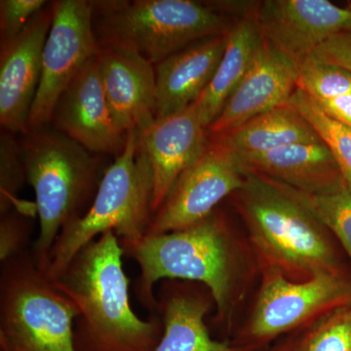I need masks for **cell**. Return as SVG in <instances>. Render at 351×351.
<instances>
[{"label": "cell", "instance_id": "25", "mask_svg": "<svg viewBox=\"0 0 351 351\" xmlns=\"http://www.w3.org/2000/svg\"><path fill=\"white\" fill-rule=\"evenodd\" d=\"M27 182L20 142L10 132L0 135V214L24 208L18 195Z\"/></svg>", "mask_w": 351, "mask_h": 351}, {"label": "cell", "instance_id": "34", "mask_svg": "<svg viewBox=\"0 0 351 351\" xmlns=\"http://www.w3.org/2000/svg\"><path fill=\"white\" fill-rule=\"evenodd\" d=\"M350 351H351V350Z\"/></svg>", "mask_w": 351, "mask_h": 351}, {"label": "cell", "instance_id": "18", "mask_svg": "<svg viewBox=\"0 0 351 351\" xmlns=\"http://www.w3.org/2000/svg\"><path fill=\"white\" fill-rule=\"evenodd\" d=\"M226 43L228 34L202 39L156 64V119L182 112L200 98L213 80Z\"/></svg>", "mask_w": 351, "mask_h": 351}, {"label": "cell", "instance_id": "26", "mask_svg": "<svg viewBox=\"0 0 351 351\" xmlns=\"http://www.w3.org/2000/svg\"><path fill=\"white\" fill-rule=\"evenodd\" d=\"M351 306L335 309L304 339L299 351H350Z\"/></svg>", "mask_w": 351, "mask_h": 351}, {"label": "cell", "instance_id": "31", "mask_svg": "<svg viewBox=\"0 0 351 351\" xmlns=\"http://www.w3.org/2000/svg\"><path fill=\"white\" fill-rule=\"evenodd\" d=\"M292 341H288V343H284L282 345H277L276 348H272V350L269 351H292Z\"/></svg>", "mask_w": 351, "mask_h": 351}, {"label": "cell", "instance_id": "24", "mask_svg": "<svg viewBox=\"0 0 351 351\" xmlns=\"http://www.w3.org/2000/svg\"><path fill=\"white\" fill-rule=\"evenodd\" d=\"M297 88L311 100H329L351 94V73L311 55L300 64Z\"/></svg>", "mask_w": 351, "mask_h": 351}, {"label": "cell", "instance_id": "30", "mask_svg": "<svg viewBox=\"0 0 351 351\" xmlns=\"http://www.w3.org/2000/svg\"><path fill=\"white\" fill-rule=\"evenodd\" d=\"M313 101L323 112L326 113L328 117L350 128L351 94L336 97V98L329 99V100Z\"/></svg>", "mask_w": 351, "mask_h": 351}, {"label": "cell", "instance_id": "12", "mask_svg": "<svg viewBox=\"0 0 351 351\" xmlns=\"http://www.w3.org/2000/svg\"><path fill=\"white\" fill-rule=\"evenodd\" d=\"M49 125L99 156L117 157L124 151L128 134L113 119L101 84L98 55L64 89Z\"/></svg>", "mask_w": 351, "mask_h": 351}, {"label": "cell", "instance_id": "1", "mask_svg": "<svg viewBox=\"0 0 351 351\" xmlns=\"http://www.w3.org/2000/svg\"><path fill=\"white\" fill-rule=\"evenodd\" d=\"M123 257L119 237L108 232L78 252L53 280L78 309L76 351H154L162 338L158 314L142 319L134 313Z\"/></svg>", "mask_w": 351, "mask_h": 351}, {"label": "cell", "instance_id": "21", "mask_svg": "<svg viewBox=\"0 0 351 351\" xmlns=\"http://www.w3.org/2000/svg\"><path fill=\"white\" fill-rule=\"evenodd\" d=\"M209 138L237 157L322 141L311 123L289 104L263 113L228 133L209 135Z\"/></svg>", "mask_w": 351, "mask_h": 351}, {"label": "cell", "instance_id": "27", "mask_svg": "<svg viewBox=\"0 0 351 351\" xmlns=\"http://www.w3.org/2000/svg\"><path fill=\"white\" fill-rule=\"evenodd\" d=\"M32 216L12 209L0 214V262L29 250L32 230Z\"/></svg>", "mask_w": 351, "mask_h": 351}, {"label": "cell", "instance_id": "32", "mask_svg": "<svg viewBox=\"0 0 351 351\" xmlns=\"http://www.w3.org/2000/svg\"><path fill=\"white\" fill-rule=\"evenodd\" d=\"M350 18H348V22H346L345 31H343V32H351V8L350 9Z\"/></svg>", "mask_w": 351, "mask_h": 351}, {"label": "cell", "instance_id": "29", "mask_svg": "<svg viewBox=\"0 0 351 351\" xmlns=\"http://www.w3.org/2000/svg\"><path fill=\"white\" fill-rule=\"evenodd\" d=\"M311 55L320 61L336 64L351 73V32L334 34Z\"/></svg>", "mask_w": 351, "mask_h": 351}, {"label": "cell", "instance_id": "6", "mask_svg": "<svg viewBox=\"0 0 351 351\" xmlns=\"http://www.w3.org/2000/svg\"><path fill=\"white\" fill-rule=\"evenodd\" d=\"M100 47L137 53L156 66L178 51L228 34L233 24L213 4L193 0L92 1Z\"/></svg>", "mask_w": 351, "mask_h": 351}, {"label": "cell", "instance_id": "7", "mask_svg": "<svg viewBox=\"0 0 351 351\" xmlns=\"http://www.w3.org/2000/svg\"><path fill=\"white\" fill-rule=\"evenodd\" d=\"M75 304L39 269L29 250L1 263L0 351H76Z\"/></svg>", "mask_w": 351, "mask_h": 351}, {"label": "cell", "instance_id": "2", "mask_svg": "<svg viewBox=\"0 0 351 351\" xmlns=\"http://www.w3.org/2000/svg\"><path fill=\"white\" fill-rule=\"evenodd\" d=\"M121 247L124 256L140 267L136 294L152 314L156 313V283L182 280L207 287L216 304L217 320L230 319L239 288V251L218 209L184 230L145 237Z\"/></svg>", "mask_w": 351, "mask_h": 351}, {"label": "cell", "instance_id": "5", "mask_svg": "<svg viewBox=\"0 0 351 351\" xmlns=\"http://www.w3.org/2000/svg\"><path fill=\"white\" fill-rule=\"evenodd\" d=\"M151 164L138 140L129 132L125 149L105 171L86 213L62 230L53 245L46 276L55 280L78 252L108 232L120 243H133L147 234L152 219Z\"/></svg>", "mask_w": 351, "mask_h": 351}, {"label": "cell", "instance_id": "8", "mask_svg": "<svg viewBox=\"0 0 351 351\" xmlns=\"http://www.w3.org/2000/svg\"><path fill=\"white\" fill-rule=\"evenodd\" d=\"M52 5V25L43 48V71L27 121L29 131L49 125L64 89L100 50L92 1L58 0Z\"/></svg>", "mask_w": 351, "mask_h": 351}, {"label": "cell", "instance_id": "20", "mask_svg": "<svg viewBox=\"0 0 351 351\" xmlns=\"http://www.w3.org/2000/svg\"><path fill=\"white\" fill-rule=\"evenodd\" d=\"M265 38L254 17L235 22L228 32V43L213 80L195 106L203 125L209 128L255 62Z\"/></svg>", "mask_w": 351, "mask_h": 351}, {"label": "cell", "instance_id": "19", "mask_svg": "<svg viewBox=\"0 0 351 351\" xmlns=\"http://www.w3.org/2000/svg\"><path fill=\"white\" fill-rule=\"evenodd\" d=\"M237 159L247 172L311 195L329 193L346 184L336 159L323 141L286 145Z\"/></svg>", "mask_w": 351, "mask_h": 351}, {"label": "cell", "instance_id": "9", "mask_svg": "<svg viewBox=\"0 0 351 351\" xmlns=\"http://www.w3.org/2000/svg\"><path fill=\"white\" fill-rule=\"evenodd\" d=\"M244 181L245 170L237 157L209 138L202 156L182 173L152 216L145 237L177 232L202 221Z\"/></svg>", "mask_w": 351, "mask_h": 351}, {"label": "cell", "instance_id": "15", "mask_svg": "<svg viewBox=\"0 0 351 351\" xmlns=\"http://www.w3.org/2000/svg\"><path fill=\"white\" fill-rule=\"evenodd\" d=\"M300 64L265 40L244 80L208 128L209 135H221L249 120L287 105L297 89Z\"/></svg>", "mask_w": 351, "mask_h": 351}, {"label": "cell", "instance_id": "28", "mask_svg": "<svg viewBox=\"0 0 351 351\" xmlns=\"http://www.w3.org/2000/svg\"><path fill=\"white\" fill-rule=\"evenodd\" d=\"M48 3L45 0H1L0 41L15 38Z\"/></svg>", "mask_w": 351, "mask_h": 351}, {"label": "cell", "instance_id": "10", "mask_svg": "<svg viewBox=\"0 0 351 351\" xmlns=\"http://www.w3.org/2000/svg\"><path fill=\"white\" fill-rule=\"evenodd\" d=\"M351 306V282L341 271L314 274L292 282L271 267L258 293L249 323V335L269 339L295 329L323 311Z\"/></svg>", "mask_w": 351, "mask_h": 351}, {"label": "cell", "instance_id": "3", "mask_svg": "<svg viewBox=\"0 0 351 351\" xmlns=\"http://www.w3.org/2000/svg\"><path fill=\"white\" fill-rule=\"evenodd\" d=\"M20 141L27 182L39 219L32 256L44 274L62 230L86 213L105 174L101 156L88 151L51 125L29 130Z\"/></svg>", "mask_w": 351, "mask_h": 351}, {"label": "cell", "instance_id": "13", "mask_svg": "<svg viewBox=\"0 0 351 351\" xmlns=\"http://www.w3.org/2000/svg\"><path fill=\"white\" fill-rule=\"evenodd\" d=\"M350 9L327 0H265L256 22L265 40L301 64L334 34L345 31Z\"/></svg>", "mask_w": 351, "mask_h": 351}, {"label": "cell", "instance_id": "14", "mask_svg": "<svg viewBox=\"0 0 351 351\" xmlns=\"http://www.w3.org/2000/svg\"><path fill=\"white\" fill-rule=\"evenodd\" d=\"M138 140L151 164L152 211L156 214L176 182L206 149L209 134L195 104L182 112L156 119Z\"/></svg>", "mask_w": 351, "mask_h": 351}, {"label": "cell", "instance_id": "33", "mask_svg": "<svg viewBox=\"0 0 351 351\" xmlns=\"http://www.w3.org/2000/svg\"><path fill=\"white\" fill-rule=\"evenodd\" d=\"M350 130H351V127H350Z\"/></svg>", "mask_w": 351, "mask_h": 351}, {"label": "cell", "instance_id": "17", "mask_svg": "<svg viewBox=\"0 0 351 351\" xmlns=\"http://www.w3.org/2000/svg\"><path fill=\"white\" fill-rule=\"evenodd\" d=\"M156 295L163 335L154 351H243L210 336L205 316L214 300L202 284L164 280Z\"/></svg>", "mask_w": 351, "mask_h": 351}, {"label": "cell", "instance_id": "11", "mask_svg": "<svg viewBox=\"0 0 351 351\" xmlns=\"http://www.w3.org/2000/svg\"><path fill=\"white\" fill-rule=\"evenodd\" d=\"M53 21L52 2L15 38L0 41V124L25 135L43 71V53Z\"/></svg>", "mask_w": 351, "mask_h": 351}, {"label": "cell", "instance_id": "22", "mask_svg": "<svg viewBox=\"0 0 351 351\" xmlns=\"http://www.w3.org/2000/svg\"><path fill=\"white\" fill-rule=\"evenodd\" d=\"M311 123L336 159L343 181L351 191V130L328 117L302 90L295 89L288 101Z\"/></svg>", "mask_w": 351, "mask_h": 351}, {"label": "cell", "instance_id": "4", "mask_svg": "<svg viewBox=\"0 0 351 351\" xmlns=\"http://www.w3.org/2000/svg\"><path fill=\"white\" fill-rule=\"evenodd\" d=\"M233 195L254 244L274 269L311 277L339 272L329 230L287 186L245 171L243 186Z\"/></svg>", "mask_w": 351, "mask_h": 351}, {"label": "cell", "instance_id": "16", "mask_svg": "<svg viewBox=\"0 0 351 351\" xmlns=\"http://www.w3.org/2000/svg\"><path fill=\"white\" fill-rule=\"evenodd\" d=\"M98 61L115 123L127 134L143 133L156 119V66L137 53L112 47H100Z\"/></svg>", "mask_w": 351, "mask_h": 351}, {"label": "cell", "instance_id": "23", "mask_svg": "<svg viewBox=\"0 0 351 351\" xmlns=\"http://www.w3.org/2000/svg\"><path fill=\"white\" fill-rule=\"evenodd\" d=\"M287 188L339 239L351 262V191L348 186L343 184L320 195Z\"/></svg>", "mask_w": 351, "mask_h": 351}]
</instances>
